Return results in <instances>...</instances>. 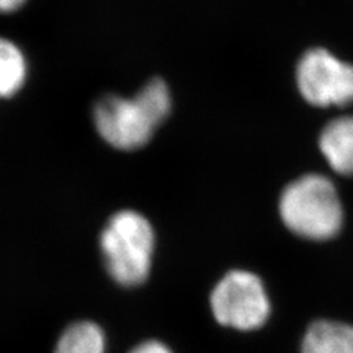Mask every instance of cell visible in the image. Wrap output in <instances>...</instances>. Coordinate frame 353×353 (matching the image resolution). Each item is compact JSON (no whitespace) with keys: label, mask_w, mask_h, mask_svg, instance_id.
I'll list each match as a JSON object with an SVG mask.
<instances>
[{"label":"cell","mask_w":353,"mask_h":353,"mask_svg":"<svg viewBox=\"0 0 353 353\" xmlns=\"http://www.w3.org/2000/svg\"><path fill=\"white\" fill-rule=\"evenodd\" d=\"M130 353H174V352L159 340H148L137 345Z\"/></svg>","instance_id":"obj_10"},{"label":"cell","mask_w":353,"mask_h":353,"mask_svg":"<svg viewBox=\"0 0 353 353\" xmlns=\"http://www.w3.org/2000/svg\"><path fill=\"white\" fill-rule=\"evenodd\" d=\"M53 353H106L103 330L92 321L74 323L63 331Z\"/></svg>","instance_id":"obj_9"},{"label":"cell","mask_w":353,"mask_h":353,"mask_svg":"<svg viewBox=\"0 0 353 353\" xmlns=\"http://www.w3.org/2000/svg\"><path fill=\"white\" fill-rule=\"evenodd\" d=\"M211 309L218 324L240 331H252L268 321L271 302L256 274L233 270L214 287Z\"/></svg>","instance_id":"obj_4"},{"label":"cell","mask_w":353,"mask_h":353,"mask_svg":"<svg viewBox=\"0 0 353 353\" xmlns=\"http://www.w3.org/2000/svg\"><path fill=\"white\" fill-rule=\"evenodd\" d=\"M302 353H353V325L321 319L309 325Z\"/></svg>","instance_id":"obj_7"},{"label":"cell","mask_w":353,"mask_h":353,"mask_svg":"<svg viewBox=\"0 0 353 353\" xmlns=\"http://www.w3.org/2000/svg\"><path fill=\"white\" fill-rule=\"evenodd\" d=\"M106 270L115 283L134 287L145 283L152 270L154 231L136 211H119L110 216L101 234Z\"/></svg>","instance_id":"obj_3"},{"label":"cell","mask_w":353,"mask_h":353,"mask_svg":"<svg viewBox=\"0 0 353 353\" xmlns=\"http://www.w3.org/2000/svg\"><path fill=\"white\" fill-rule=\"evenodd\" d=\"M27 0H0V14H12L24 6Z\"/></svg>","instance_id":"obj_11"},{"label":"cell","mask_w":353,"mask_h":353,"mask_svg":"<svg viewBox=\"0 0 353 353\" xmlns=\"http://www.w3.org/2000/svg\"><path fill=\"white\" fill-rule=\"evenodd\" d=\"M27 80V59L12 40L0 37V99L15 96Z\"/></svg>","instance_id":"obj_8"},{"label":"cell","mask_w":353,"mask_h":353,"mask_svg":"<svg viewBox=\"0 0 353 353\" xmlns=\"http://www.w3.org/2000/svg\"><path fill=\"white\" fill-rule=\"evenodd\" d=\"M170 110L167 83L153 79L132 99L115 94L99 99L93 121L108 145L119 150H136L148 145Z\"/></svg>","instance_id":"obj_1"},{"label":"cell","mask_w":353,"mask_h":353,"mask_svg":"<svg viewBox=\"0 0 353 353\" xmlns=\"http://www.w3.org/2000/svg\"><path fill=\"white\" fill-rule=\"evenodd\" d=\"M297 85L306 102L319 108L353 103V65L325 49L306 52L297 65Z\"/></svg>","instance_id":"obj_5"},{"label":"cell","mask_w":353,"mask_h":353,"mask_svg":"<svg viewBox=\"0 0 353 353\" xmlns=\"http://www.w3.org/2000/svg\"><path fill=\"white\" fill-rule=\"evenodd\" d=\"M319 148L340 175H353V117H340L323 130Z\"/></svg>","instance_id":"obj_6"},{"label":"cell","mask_w":353,"mask_h":353,"mask_svg":"<svg viewBox=\"0 0 353 353\" xmlns=\"http://www.w3.org/2000/svg\"><path fill=\"white\" fill-rule=\"evenodd\" d=\"M279 211L284 225L307 240H330L343 227V206L336 185L321 174L303 175L287 185Z\"/></svg>","instance_id":"obj_2"}]
</instances>
